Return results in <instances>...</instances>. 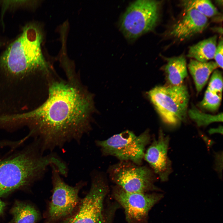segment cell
Here are the masks:
<instances>
[{
    "label": "cell",
    "mask_w": 223,
    "mask_h": 223,
    "mask_svg": "<svg viewBox=\"0 0 223 223\" xmlns=\"http://www.w3.org/2000/svg\"><path fill=\"white\" fill-rule=\"evenodd\" d=\"M217 36L214 35L190 46L187 57L205 62L214 58L217 46Z\"/></svg>",
    "instance_id": "cell-15"
},
{
    "label": "cell",
    "mask_w": 223,
    "mask_h": 223,
    "mask_svg": "<svg viewBox=\"0 0 223 223\" xmlns=\"http://www.w3.org/2000/svg\"><path fill=\"white\" fill-rule=\"evenodd\" d=\"M221 98L222 94H215L207 89L200 105L205 109L215 111L220 106Z\"/></svg>",
    "instance_id": "cell-20"
},
{
    "label": "cell",
    "mask_w": 223,
    "mask_h": 223,
    "mask_svg": "<svg viewBox=\"0 0 223 223\" xmlns=\"http://www.w3.org/2000/svg\"><path fill=\"white\" fill-rule=\"evenodd\" d=\"M60 163L56 154L43 155L36 151L0 160V196L30 185L42 176L48 166Z\"/></svg>",
    "instance_id": "cell-3"
},
{
    "label": "cell",
    "mask_w": 223,
    "mask_h": 223,
    "mask_svg": "<svg viewBox=\"0 0 223 223\" xmlns=\"http://www.w3.org/2000/svg\"><path fill=\"white\" fill-rule=\"evenodd\" d=\"M170 138L162 130L145 152L144 158L162 182H166L172 173V162L168 154Z\"/></svg>",
    "instance_id": "cell-11"
},
{
    "label": "cell",
    "mask_w": 223,
    "mask_h": 223,
    "mask_svg": "<svg viewBox=\"0 0 223 223\" xmlns=\"http://www.w3.org/2000/svg\"><path fill=\"white\" fill-rule=\"evenodd\" d=\"M207 89L213 93L222 94L223 78L221 73L220 71L216 70L214 71Z\"/></svg>",
    "instance_id": "cell-21"
},
{
    "label": "cell",
    "mask_w": 223,
    "mask_h": 223,
    "mask_svg": "<svg viewBox=\"0 0 223 223\" xmlns=\"http://www.w3.org/2000/svg\"><path fill=\"white\" fill-rule=\"evenodd\" d=\"M13 218L11 223H36L40 215L32 205L16 201L11 211Z\"/></svg>",
    "instance_id": "cell-16"
},
{
    "label": "cell",
    "mask_w": 223,
    "mask_h": 223,
    "mask_svg": "<svg viewBox=\"0 0 223 223\" xmlns=\"http://www.w3.org/2000/svg\"><path fill=\"white\" fill-rule=\"evenodd\" d=\"M218 67L215 62H203L194 59L190 60L188 68L198 93L202 90L207 83L211 74Z\"/></svg>",
    "instance_id": "cell-13"
},
{
    "label": "cell",
    "mask_w": 223,
    "mask_h": 223,
    "mask_svg": "<svg viewBox=\"0 0 223 223\" xmlns=\"http://www.w3.org/2000/svg\"><path fill=\"white\" fill-rule=\"evenodd\" d=\"M51 82L48 97L39 107L18 115L27 119L39 137L42 152L52 151L72 141L79 142L91 129V95L72 76Z\"/></svg>",
    "instance_id": "cell-1"
},
{
    "label": "cell",
    "mask_w": 223,
    "mask_h": 223,
    "mask_svg": "<svg viewBox=\"0 0 223 223\" xmlns=\"http://www.w3.org/2000/svg\"><path fill=\"white\" fill-rule=\"evenodd\" d=\"M52 168V194L46 214L44 223H59L69 216L78 205L79 193L85 183L80 181L74 186L65 183L54 165Z\"/></svg>",
    "instance_id": "cell-7"
},
{
    "label": "cell",
    "mask_w": 223,
    "mask_h": 223,
    "mask_svg": "<svg viewBox=\"0 0 223 223\" xmlns=\"http://www.w3.org/2000/svg\"><path fill=\"white\" fill-rule=\"evenodd\" d=\"M190 118L199 126H205L215 122L222 121V113L213 115L204 113L193 107L188 112Z\"/></svg>",
    "instance_id": "cell-18"
},
{
    "label": "cell",
    "mask_w": 223,
    "mask_h": 223,
    "mask_svg": "<svg viewBox=\"0 0 223 223\" xmlns=\"http://www.w3.org/2000/svg\"><path fill=\"white\" fill-rule=\"evenodd\" d=\"M208 24V18L198 11H185L182 17L172 27L169 35L177 40L184 41L201 33Z\"/></svg>",
    "instance_id": "cell-12"
},
{
    "label": "cell",
    "mask_w": 223,
    "mask_h": 223,
    "mask_svg": "<svg viewBox=\"0 0 223 223\" xmlns=\"http://www.w3.org/2000/svg\"><path fill=\"white\" fill-rule=\"evenodd\" d=\"M35 1L30 0H4L0 1V5L2 7L1 20L5 12L9 9H15L20 8H28L34 7L37 5V2ZM2 25H3V23Z\"/></svg>",
    "instance_id": "cell-19"
},
{
    "label": "cell",
    "mask_w": 223,
    "mask_h": 223,
    "mask_svg": "<svg viewBox=\"0 0 223 223\" xmlns=\"http://www.w3.org/2000/svg\"><path fill=\"white\" fill-rule=\"evenodd\" d=\"M215 168L220 176H221L223 165L222 152L215 153Z\"/></svg>",
    "instance_id": "cell-23"
},
{
    "label": "cell",
    "mask_w": 223,
    "mask_h": 223,
    "mask_svg": "<svg viewBox=\"0 0 223 223\" xmlns=\"http://www.w3.org/2000/svg\"><path fill=\"white\" fill-rule=\"evenodd\" d=\"M164 67L169 85H178L182 84L187 76L186 62L183 55L168 58Z\"/></svg>",
    "instance_id": "cell-14"
},
{
    "label": "cell",
    "mask_w": 223,
    "mask_h": 223,
    "mask_svg": "<svg viewBox=\"0 0 223 223\" xmlns=\"http://www.w3.org/2000/svg\"><path fill=\"white\" fill-rule=\"evenodd\" d=\"M108 172L111 180L126 192H163L155 185L156 178L153 171L146 166L120 161L111 166Z\"/></svg>",
    "instance_id": "cell-9"
},
{
    "label": "cell",
    "mask_w": 223,
    "mask_h": 223,
    "mask_svg": "<svg viewBox=\"0 0 223 223\" xmlns=\"http://www.w3.org/2000/svg\"><path fill=\"white\" fill-rule=\"evenodd\" d=\"M185 11L194 9L207 17L219 15L218 10L212 2L208 0H185L181 2Z\"/></svg>",
    "instance_id": "cell-17"
},
{
    "label": "cell",
    "mask_w": 223,
    "mask_h": 223,
    "mask_svg": "<svg viewBox=\"0 0 223 223\" xmlns=\"http://www.w3.org/2000/svg\"><path fill=\"white\" fill-rule=\"evenodd\" d=\"M113 196L117 203L123 208L128 223H143L151 208L164 197L163 194L129 192L116 186Z\"/></svg>",
    "instance_id": "cell-10"
},
{
    "label": "cell",
    "mask_w": 223,
    "mask_h": 223,
    "mask_svg": "<svg viewBox=\"0 0 223 223\" xmlns=\"http://www.w3.org/2000/svg\"><path fill=\"white\" fill-rule=\"evenodd\" d=\"M5 206V203L0 199V215L3 213Z\"/></svg>",
    "instance_id": "cell-24"
},
{
    "label": "cell",
    "mask_w": 223,
    "mask_h": 223,
    "mask_svg": "<svg viewBox=\"0 0 223 223\" xmlns=\"http://www.w3.org/2000/svg\"><path fill=\"white\" fill-rule=\"evenodd\" d=\"M160 3L155 0H140L130 5L120 23L126 38L134 40L154 28L159 20Z\"/></svg>",
    "instance_id": "cell-8"
},
{
    "label": "cell",
    "mask_w": 223,
    "mask_h": 223,
    "mask_svg": "<svg viewBox=\"0 0 223 223\" xmlns=\"http://www.w3.org/2000/svg\"><path fill=\"white\" fill-rule=\"evenodd\" d=\"M90 189L73 212L59 223H104L103 202L109 190L107 179L100 173L91 175Z\"/></svg>",
    "instance_id": "cell-6"
},
{
    "label": "cell",
    "mask_w": 223,
    "mask_h": 223,
    "mask_svg": "<svg viewBox=\"0 0 223 223\" xmlns=\"http://www.w3.org/2000/svg\"><path fill=\"white\" fill-rule=\"evenodd\" d=\"M43 37L39 24L29 23L0 55V77L5 84L15 87L26 84L33 75L47 72L48 65L41 49Z\"/></svg>",
    "instance_id": "cell-2"
},
{
    "label": "cell",
    "mask_w": 223,
    "mask_h": 223,
    "mask_svg": "<svg viewBox=\"0 0 223 223\" xmlns=\"http://www.w3.org/2000/svg\"><path fill=\"white\" fill-rule=\"evenodd\" d=\"M150 139L148 130L139 135L126 130L107 139L96 140L95 144L103 155L113 156L120 161H129L140 165L144 158L146 147Z\"/></svg>",
    "instance_id": "cell-5"
},
{
    "label": "cell",
    "mask_w": 223,
    "mask_h": 223,
    "mask_svg": "<svg viewBox=\"0 0 223 223\" xmlns=\"http://www.w3.org/2000/svg\"><path fill=\"white\" fill-rule=\"evenodd\" d=\"M223 42L222 39L219 42L217 45L214 58L218 67L223 68Z\"/></svg>",
    "instance_id": "cell-22"
},
{
    "label": "cell",
    "mask_w": 223,
    "mask_h": 223,
    "mask_svg": "<svg viewBox=\"0 0 223 223\" xmlns=\"http://www.w3.org/2000/svg\"><path fill=\"white\" fill-rule=\"evenodd\" d=\"M221 127H220L219 128L217 129H211L210 131V133H216V132L220 133L221 131Z\"/></svg>",
    "instance_id": "cell-25"
},
{
    "label": "cell",
    "mask_w": 223,
    "mask_h": 223,
    "mask_svg": "<svg viewBox=\"0 0 223 223\" xmlns=\"http://www.w3.org/2000/svg\"><path fill=\"white\" fill-rule=\"evenodd\" d=\"M149 97L166 123L175 126L185 119L189 94L183 84L156 86L148 93Z\"/></svg>",
    "instance_id": "cell-4"
}]
</instances>
